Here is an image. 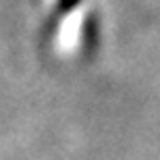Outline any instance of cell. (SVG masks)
I'll use <instances>...</instances> for the list:
<instances>
[{"instance_id":"obj_1","label":"cell","mask_w":160,"mask_h":160,"mask_svg":"<svg viewBox=\"0 0 160 160\" xmlns=\"http://www.w3.org/2000/svg\"><path fill=\"white\" fill-rule=\"evenodd\" d=\"M75 2H77V0H62V4H65V6H69V4H75Z\"/></svg>"}]
</instances>
